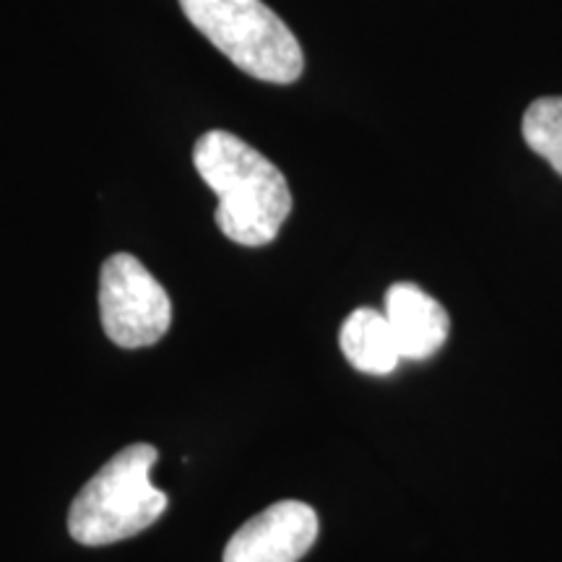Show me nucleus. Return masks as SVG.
I'll return each mask as SVG.
<instances>
[{"mask_svg":"<svg viewBox=\"0 0 562 562\" xmlns=\"http://www.w3.org/2000/svg\"><path fill=\"white\" fill-rule=\"evenodd\" d=\"M193 165L201 180L220 195L216 227L243 248L277 240L292 214L286 178L261 151L227 131H209L195 140Z\"/></svg>","mask_w":562,"mask_h":562,"instance_id":"obj_1","label":"nucleus"},{"mask_svg":"<svg viewBox=\"0 0 562 562\" xmlns=\"http://www.w3.org/2000/svg\"><path fill=\"white\" fill-rule=\"evenodd\" d=\"M157 459V448L149 442L112 456L70 503V537L83 547H102L149 529L167 508V495L149 480Z\"/></svg>","mask_w":562,"mask_h":562,"instance_id":"obj_2","label":"nucleus"},{"mask_svg":"<svg viewBox=\"0 0 562 562\" xmlns=\"http://www.w3.org/2000/svg\"><path fill=\"white\" fill-rule=\"evenodd\" d=\"M188 21L237 68L266 83H294L305 53L263 0H180Z\"/></svg>","mask_w":562,"mask_h":562,"instance_id":"obj_3","label":"nucleus"},{"mask_svg":"<svg viewBox=\"0 0 562 562\" xmlns=\"http://www.w3.org/2000/svg\"><path fill=\"white\" fill-rule=\"evenodd\" d=\"M102 328L123 349H144L165 339L172 302L165 286L131 252H115L100 271Z\"/></svg>","mask_w":562,"mask_h":562,"instance_id":"obj_4","label":"nucleus"},{"mask_svg":"<svg viewBox=\"0 0 562 562\" xmlns=\"http://www.w3.org/2000/svg\"><path fill=\"white\" fill-rule=\"evenodd\" d=\"M318 539V516L307 503L279 501L245 521L224 550V562H297Z\"/></svg>","mask_w":562,"mask_h":562,"instance_id":"obj_5","label":"nucleus"},{"mask_svg":"<svg viewBox=\"0 0 562 562\" xmlns=\"http://www.w3.org/2000/svg\"><path fill=\"white\" fill-rule=\"evenodd\" d=\"M383 313L396 336L402 360H427L451 334V318L446 307L409 281H398L385 292Z\"/></svg>","mask_w":562,"mask_h":562,"instance_id":"obj_6","label":"nucleus"},{"mask_svg":"<svg viewBox=\"0 0 562 562\" xmlns=\"http://www.w3.org/2000/svg\"><path fill=\"white\" fill-rule=\"evenodd\" d=\"M339 347L351 368L368 375H389L402 360L389 318L372 307H357L341 323Z\"/></svg>","mask_w":562,"mask_h":562,"instance_id":"obj_7","label":"nucleus"},{"mask_svg":"<svg viewBox=\"0 0 562 562\" xmlns=\"http://www.w3.org/2000/svg\"><path fill=\"white\" fill-rule=\"evenodd\" d=\"M524 140L562 175V97L533 100L524 112Z\"/></svg>","mask_w":562,"mask_h":562,"instance_id":"obj_8","label":"nucleus"}]
</instances>
